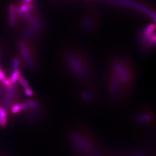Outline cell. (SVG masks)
<instances>
[{"instance_id": "ba28073f", "label": "cell", "mask_w": 156, "mask_h": 156, "mask_svg": "<svg viewBox=\"0 0 156 156\" xmlns=\"http://www.w3.org/2000/svg\"><path fill=\"white\" fill-rule=\"evenodd\" d=\"M21 111V104H16L12 107V112L13 113H17Z\"/></svg>"}, {"instance_id": "5b68a950", "label": "cell", "mask_w": 156, "mask_h": 156, "mask_svg": "<svg viewBox=\"0 0 156 156\" xmlns=\"http://www.w3.org/2000/svg\"><path fill=\"white\" fill-rule=\"evenodd\" d=\"M6 113L4 108L0 106V126H4L6 124Z\"/></svg>"}, {"instance_id": "52a82bcc", "label": "cell", "mask_w": 156, "mask_h": 156, "mask_svg": "<svg viewBox=\"0 0 156 156\" xmlns=\"http://www.w3.org/2000/svg\"><path fill=\"white\" fill-rule=\"evenodd\" d=\"M18 79H19V82L20 83V84L22 85V86L24 87L25 89H27L29 88L28 84L26 82V81L24 80V78H22L21 76H20L19 78H18Z\"/></svg>"}, {"instance_id": "6da1fadb", "label": "cell", "mask_w": 156, "mask_h": 156, "mask_svg": "<svg viewBox=\"0 0 156 156\" xmlns=\"http://www.w3.org/2000/svg\"><path fill=\"white\" fill-rule=\"evenodd\" d=\"M135 71L132 61L123 54H116L109 62L106 74V90L115 102L127 98L135 82Z\"/></svg>"}, {"instance_id": "3957f363", "label": "cell", "mask_w": 156, "mask_h": 156, "mask_svg": "<svg viewBox=\"0 0 156 156\" xmlns=\"http://www.w3.org/2000/svg\"><path fill=\"white\" fill-rule=\"evenodd\" d=\"M20 47L21 51L22 54L23 55V56L24 57V60L25 61L27 65H28V67L32 68L33 67V62L31 59L29 53L28 52L27 49H26V46H25L24 44L20 43Z\"/></svg>"}, {"instance_id": "8992f818", "label": "cell", "mask_w": 156, "mask_h": 156, "mask_svg": "<svg viewBox=\"0 0 156 156\" xmlns=\"http://www.w3.org/2000/svg\"><path fill=\"white\" fill-rule=\"evenodd\" d=\"M20 77L19 72L17 71H16L14 72H13V74L11 76V78L9 79V82L10 84H12L16 82V81Z\"/></svg>"}, {"instance_id": "277c9868", "label": "cell", "mask_w": 156, "mask_h": 156, "mask_svg": "<svg viewBox=\"0 0 156 156\" xmlns=\"http://www.w3.org/2000/svg\"><path fill=\"white\" fill-rule=\"evenodd\" d=\"M14 88H15V87L14 85H10L9 86V90L7 92L6 96L5 98L4 102V106L5 108H7L8 106H9L11 98L13 95Z\"/></svg>"}, {"instance_id": "8fae6325", "label": "cell", "mask_w": 156, "mask_h": 156, "mask_svg": "<svg viewBox=\"0 0 156 156\" xmlns=\"http://www.w3.org/2000/svg\"><path fill=\"white\" fill-rule=\"evenodd\" d=\"M25 94L27 95H33V92L31 90V89H29V88L25 89Z\"/></svg>"}, {"instance_id": "30bf717a", "label": "cell", "mask_w": 156, "mask_h": 156, "mask_svg": "<svg viewBox=\"0 0 156 156\" xmlns=\"http://www.w3.org/2000/svg\"><path fill=\"white\" fill-rule=\"evenodd\" d=\"M28 104L29 106H31L32 108H34V109H37L38 108V106H37V104L33 102H32V101L29 102Z\"/></svg>"}, {"instance_id": "7a4b0ae2", "label": "cell", "mask_w": 156, "mask_h": 156, "mask_svg": "<svg viewBox=\"0 0 156 156\" xmlns=\"http://www.w3.org/2000/svg\"><path fill=\"white\" fill-rule=\"evenodd\" d=\"M63 68L74 80L86 82L93 75V67L87 55L81 49L70 46L63 50Z\"/></svg>"}, {"instance_id": "9c48e42d", "label": "cell", "mask_w": 156, "mask_h": 156, "mask_svg": "<svg viewBox=\"0 0 156 156\" xmlns=\"http://www.w3.org/2000/svg\"><path fill=\"white\" fill-rule=\"evenodd\" d=\"M18 59H15L14 62H13V72L17 71L18 68Z\"/></svg>"}]
</instances>
